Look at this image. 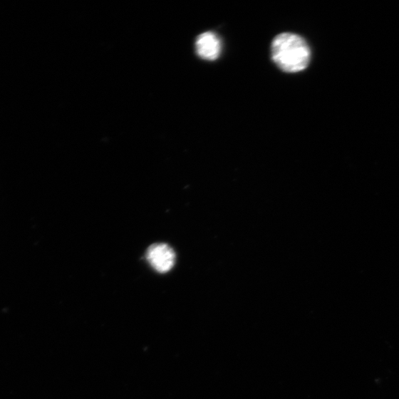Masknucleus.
<instances>
[{
	"label": "nucleus",
	"mask_w": 399,
	"mask_h": 399,
	"mask_svg": "<svg viewBox=\"0 0 399 399\" xmlns=\"http://www.w3.org/2000/svg\"><path fill=\"white\" fill-rule=\"evenodd\" d=\"M195 49L200 57L209 60V61H213L218 58L222 53V40L212 31L203 33L199 35L196 39Z\"/></svg>",
	"instance_id": "nucleus-3"
},
{
	"label": "nucleus",
	"mask_w": 399,
	"mask_h": 399,
	"mask_svg": "<svg viewBox=\"0 0 399 399\" xmlns=\"http://www.w3.org/2000/svg\"><path fill=\"white\" fill-rule=\"evenodd\" d=\"M271 51L274 63L284 72L302 71L310 63V48L306 40L297 34L277 35L272 41Z\"/></svg>",
	"instance_id": "nucleus-1"
},
{
	"label": "nucleus",
	"mask_w": 399,
	"mask_h": 399,
	"mask_svg": "<svg viewBox=\"0 0 399 399\" xmlns=\"http://www.w3.org/2000/svg\"><path fill=\"white\" fill-rule=\"evenodd\" d=\"M147 259L155 271L166 273L170 271L175 265V254L173 249L167 244H153L147 252Z\"/></svg>",
	"instance_id": "nucleus-2"
}]
</instances>
